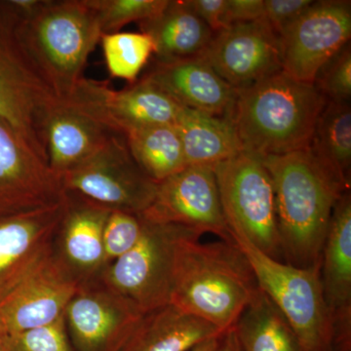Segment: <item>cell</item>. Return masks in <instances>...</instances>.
Wrapping results in <instances>:
<instances>
[{
  "label": "cell",
  "mask_w": 351,
  "mask_h": 351,
  "mask_svg": "<svg viewBox=\"0 0 351 351\" xmlns=\"http://www.w3.org/2000/svg\"><path fill=\"white\" fill-rule=\"evenodd\" d=\"M261 158L274 184L283 262L300 269L320 267L332 210L350 188L307 151Z\"/></svg>",
  "instance_id": "6da1fadb"
},
{
  "label": "cell",
  "mask_w": 351,
  "mask_h": 351,
  "mask_svg": "<svg viewBox=\"0 0 351 351\" xmlns=\"http://www.w3.org/2000/svg\"><path fill=\"white\" fill-rule=\"evenodd\" d=\"M201 237H184L176 246L170 304L225 332L234 326L260 286L235 242L201 243Z\"/></svg>",
  "instance_id": "7a4b0ae2"
},
{
  "label": "cell",
  "mask_w": 351,
  "mask_h": 351,
  "mask_svg": "<svg viewBox=\"0 0 351 351\" xmlns=\"http://www.w3.org/2000/svg\"><path fill=\"white\" fill-rule=\"evenodd\" d=\"M327 100L283 71L237 90L232 120L244 152L260 157L306 151Z\"/></svg>",
  "instance_id": "3957f363"
},
{
  "label": "cell",
  "mask_w": 351,
  "mask_h": 351,
  "mask_svg": "<svg viewBox=\"0 0 351 351\" xmlns=\"http://www.w3.org/2000/svg\"><path fill=\"white\" fill-rule=\"evenodd\" d=\"M23 47L43 82L64 101L82 80L101 32L88 0H44L20 25Z\"/></svg>",
  "instance_id": "277c9868"
},
{
  "label": "cell",
  "mask_w": 351,
  "mask_h": 351,
  "mask_svg": "<svg viewBox=\"0 0 351 351\" xmlns=\"http://www.w3.org/2000/svg\"><path fill=\"white\" fill-rule=\"evenodd\" d=\"M23 19L13 0L0 1V121L47 162L43 127L60 101L23 47L19 34Z\"/></svg>",
  "instance_id": "5b68a950"
},
{
  "label": "cell",
  "mask_w": 351,
  "mask_h": 351,
  "mask_svg": "<svg viewBox=\"0 0 351 351\" xmlns=\"http://www.w3.org/2000/svg\"><path fill=\"white\" fill-rule=\"evenodd\" d=\"M213 169L232 237L246 239L265 255L283 262L274 184L262 158L243 152Z\"/></svg>",
  "instance_id": "8992f818"
},
{
  "label": "cell",
  "mask_w": 351,
  "mask_h": 351,
  "mask_svg": "<svg viewBox=\"0 0 351 351\" xmlns=\"http://www.w3.org/2000/svg\"><path fill=\"white\" fill-rule=\"evenodd\" d=\"M255 272L258 286L282 313L302 351H332V332L320 281V267L300 269L265 255L233 237Z\"/></svg>",
  "instance_id": "52a82bcc"
},
{
  "label": "cell",
  "mask_w": 351,
  "mask_h": 351,
  "mask_svg": "<svg viewBox=\"0 0 351 351\" xmlns=\"http://www.w3.org/2000/svg\"><path fill=\"white\" fill-rule=\"evenodd\" d=\"M143 221L144 228L137 244L106 265L98 277L104 285L145 314L170 304L175 251L179 240L202 234L184 226Z\"/></svg>",
  "instance_id": "ba28073f"
},
{
  "label": "cell",
  "mask_w": 351,
  "mask_h": 351,
  "mask_svg": "<svg viewBox=\"0 0 351 351\" xmlns=\"http://www.w3.org/2000/svg\"><path fill=\"white\" fill-rule=\"evenodd\" d=\"M60 180L66 195L108 211L133 214L151 205L157 188L134 161L125 138L115 134L91 158Z\"/></svg>",
  "instance_id": "9c48e42d"
},
{
  "label": "cell",
  "mask_w": 351,
  "mask_h": 351,
  "mask_svg": "<svg viewBox=\"0 0 351 351\" xmlns=\"http://www.w3.org/2000/svg\"><path fill=\"white\" fill-rule=\"evenodd\" d=\"M63 103L87 115L115 135L147 127L175 124L182 106L145 77L123 90L83 77Z\"/></svg>",
  "instance_id": "30bf717a"
},
{
  "label": "cell",
  "mask_w": 351,
  "mask_h": 351,
  "mask_svg": "<svg viewBox=\"0 0 351 351\" xmlns=\"http://www.w3.org/2000/svg\"><path fill=\"white\" fill-rule=\"evenodd\" d=\"M140 216L149 223L184 226L234 242L223 216L216 176L209 166L189 165L158 182L154 200Z\"/></svg>",
  "instance_id": "8fae6325"
},
{
  "label": "cell",
  "mask_w": 351,
  "mask_h": 351,
  "mask_svg": "<svg viewBox=\"0 0 351 351\" xmlns=\"http://www.w3.org/2000/svg\"><path fill=\"white\" fill-rule=\"evenodd\" d=\"M350 1H313L278 36L282 71L299 82L313 84L318 71L350 43Z\"/></svg>",
  "instance_id": "7c38bea8"
},
{
  "label": "cell",
  "mask_w": 351,
  "mask_h": 351,
  "mask_svg": "<svg viewBox=\"0 0 351 351\" xmlns=\"http://www.w3.org/2000/svg\"><path fill=\"white\" fill-rule=\"evenodd\" d=\"M66 199L23 213L0 215V306L55 253Z\"/></svg>",
  "instance_id": "4fadbf2b"
},
{
  "label": "cell",
  "mask_w": 351,
  "mask_h": 351,
  "mask_svg": "<svg viewBox=\"0 0 351 351\" xmlns=\"http://www.w3.org/2000/svg\"><path fill=\"white\" fill-rule=\"evenodd\" d=\"M143 315L97 276L80 283L64 320L76 351H119Z\"/></svg>",
  "instance_id": "5bb4252c"
},
{
  "label": "cell",
  "mask_w": 351,
  "mask_h": 351,
  "mask_svg": "<svg viewBox=\"0 0 351 351\" xmlns=\"http://www.w3.org/2000/svg\"><path fill=\"white\" fill-rule=\"evenodd\" d=\"M66 197L61 180L47 162L0 121V215L52 206Z\"/></svg>",
  "instance_id": "9a60e30c"
},
{
  "label": "cell",
  "mask_w": 351,
  "mask_h": 351,
  "mask_svg": "<svg viewBox=\"0 0 351 351\" xmlns=\"http://www.w3.org/2000/svg\"><path fill=\"white\" fill-rule=\"evenodd\" d=\"M203 57L237 90L282 71L278 36L263 19L216 32Z\"/></svg>",
  "instance_id": "2e32d148"
},
{
  "label": "cell",
  "mask_w": 351,
  "mask_h": 351,
  "mask_svg": "<svg viewBox=\"0 0 351 351\" xmlns=\"http://www.w3.org/2000/svg\"><path fill=\"white\" fill-rule=\"evenodd\" d=\"M332 351H351V193L335 205L320 263Z\"/></svg>",
  "instance_id": "e0dca14e"
},
{
  "label": "cell",
  "mask_w": 351,
  "mask_h": 351,
  "mask_svg": "<svg viewBox=\"0 0 351 351\" xmlns=\"http://www.w3.org/2000/svg\"><path fill=\"white\" fill-rule=\"evenodd\" d=\"M82 282L54 253L0 306V323L8 335L51 324Z\"/></svg>",
  "instance_id": "ac0fdd59"
},
{
  "label": "cell",
  "mask_w": 351,
  "mask_h": 351,
  "mask_svg": "<svg viewBox=\"0 0 351 351\" xmlns=\"http://www.w3.org/2000/svg\"><path fill=\"white\" fill-rule=\"evenodd\" d=\"M184 108L213 117H232L237 90L215 71L206 58L154 61L143 75Z\"/></svg>",
  "instance_id": "d6986e66"
},
{
  "label": "cell",
  "mask_w": 351,
  "mask_h": 351,
  "mask_svg": "<svg viewBox=\"0 0 351 351\" xmlns=\"http://www.w3.org/2000/svg\"><path fill=\"white\" fill-rule=\"evenodd\" d=\"M112 135L98 122L59 101L51 110L43 127L50 169L61 177L91 158Z\"/></svg>",
  "instance_id": "ffe728a7"
},
{
  "label": "cell",
  "mask_w": 351,
  "mask_h": 351,
  "mask_svg": "<svg viewBox=\"0 0 351 351\" xmlns=\"http://www.w3.org/2000/svg\"><path fill=\"white\" fill-rule=\"evenodd\" d=\"M68 195V208L57 239L59 257L82 281L99 276L105 269L104 228L110 211Z\"/></svg>",
  "instance_id": "44dd1931"
},
{
  "label": "cell",
  "mask_w": 351,
  "mask_h": 351,
  "mask_svg": "<svg viewBox=\"0 0 351 351\" xmlns=\"http://www.w3.org/2000/svg\"><path fill=\"white\" fill-rule=\"evenodd\" d=\"M225 332L168 304L145 313L119 351H191Z\"/></svg>",
  "instance_id": "7402d4cb"
},
{
  "label": "cell",
  "mask_w": 351,
  "mask_h": 351,
  "mask_svg": "<svg viewBox=\"0 0 351 351\" xmlns=\"http://www.w3.org/2000/svg\"><path fill=\"white\" fill-rule=\"evenodd\" d=\"M141 32L154 44V61L175 62L204 56L214 32L189 5L188 0H169L151 19L138 23Z\"/></svg>",
  "instance_id": "603a6c76"
},
{
  "label": "cell",
  "mask_w": 351,
  "mask_h": 351,
  "mask_svg": "<svg viewBox=\"0 0 351 351\" xmlns=\"http://www.w3.org/2000/svg\"><path fill=\"white\" fill-rule=\"evenodd\" d=\"M189 165L209 166L244 152L232 120L182 108L176 120Z\"/></svg>",
  "instance_id": "cb8c5ba5"
},
{
  "label": "cell",
  "mask_w": 351,
  "mask_h": 351,
  "mask_svg": "<svg viewBox=\"0 0 351 351\" xmlns=\"http://www.w3.org/2000/svg\"><path fill=\"white\" fill-rule=\"evenodd\" d=\"M306 151L321 167L350 188V103L327 101L316 121Z\"/></svg>",
  "instance_id": "d4e9b609"
},
{
  "label": "cell",
  "mask_w": 351,
  "mask_h": 351,
  "mask_svg": "<svg viewBox=\"0 0 351 351\" xmlns=\"http://www.w3.org/2000/svg\"><path fill=\"white\" fill-rule=\"evenodd\" d=\"M233 330L241 351H302L292 327L261 288Z\"/></svg>",
  "instance_id": "484cf974"
},
{
  "label": "cell",
  "mask_w": 351,
  "mask_h": 351,
  "mask_svg": "<svg viewBox=\"0 0 351 351\" xmlns=\"http://www.w3.org/2000/svg\"><path fill=\"white\" fill-rule=\"evenodd\" d=\"M124 138L134 161L156 184L188 166L175 124L138 129Z\"/></svg>",
  "instance_id": "4316f807"
},
{
  "label": "cell",
  "mask_w": 351,
  "mask_h": 351,
  "mask_svg": "<svg viewBox=\"0 0 351 351\" xmlns=\"http://www.w3.org/2000/svg\"><path fill=\"white\" fill-rule=\"evenodd\" d=\"M100 43L110 76L134 84L154 54L152 39L144 32L103 34Z\"/></svg>",
  "instance_id": "83f0119b"
},
{
  "label": "cell",
  "mask_w": 351,
  "mask_h": 351,
  "mask_svg": "<svg viewBox=\"0 0 351 351\" xmlns=\"http://www.w3.org/2000/svg\"><path fill=\"white\" fill-rule=\"evenodd\" d=\"M169 0H88L103 34L119 32L130 23L144 22L156 16Z\"/></svg>",
  "instance_id": "f1b7e54d"
},
{
  "label": "cell",
  "mask_w": 351,
  "mask_h": 351,
  "mask_svg": "<svg viewBox=\"0 0 351 351\" xmlns=\"http://www.w3.org/2000/svg\"><path fill=\"white\" fill-rule=\"evenodd\" d=\"M3 351H75L63 317L34 329L8 335Z\"/></svg>",
  "instance_id": "f546056e"
},
{
  "label": "cell",
  "mask_w": 351,
  "mask_h": 351,
  "mask_svg": "<svg viewBox=\"0 0 351 351\" xmlns=\"http://www.w3.org/2000/svg\"><path fill=\"white\" fill-rule=\"evenodd\" d=\"M144 221L140 214L112 211L104 228L106 263L113 262L131 250L142 235Z\"/></svg>",
  "instance_id": "4dcf8cb0"
},
{
  "label": "cell",
  "mask_w": 351,
  "mask_h": 351,
  "mask_svg": "<svg viewBox=\"0 0 351 351\" xmlns=\"http://www.w3.org/2000/svg\"><path fill=\"white\" fill-rule=\"evenodd\" d=\"M313 85L327 101L350 103V43L346 44L318 71Z\"/></svg>",
  "instance_id": "1f68e13d"
},
{
  "label": "cell",
  "mask_w": 351,
  "mask_h": 351,
  "mask_svg": "<svg viewBox=\"0 0 351 351\" xmlns=\"http://www.w3.org/2000/svg\"><path fill=\"white\" fill-rule=\"evenodd\" d=\"M313 0H263V20L280 36L313 5Z\"/></svg>",
  "instance_id": "d6a6232c"
},
{
  "label": "cell",
  "mask_w": 351,
  "mask_h": 351,
  "mask_svg": "<svg viewBox=\"0 0 351 351\" xmlns=\"http://www.w3.org/2000/svg\"><path fill=\"white\" fill-rule=\"evenodd\" d=\"M263 0H226L225 25L262 19Z\"/></svg>",
  "instance_id": "836d02e7"
},
{
  "label": "cell",
  "mask_w": 351,
  "mask_h": 351,
  "mask_svg": "<svg viewBox=\"0 0 351 351\" xmlns=\"http://www.w3.org/2000/svg\"><path fill=\"white\" fill-rule=\"evenodd\" d=\"M188 3L214 34L226 29V0H188Z\"/></svg>",
  "instance_id": "e575fe53"
},
{
  "label": "cell",
  "mask_w": 351,
  "mask_h": 351,
  "mask_svg": "<svg viewBox=\"0 0 351 351\" xmlns=\"http://www.w3.org/2000/svg\"><path fill=\"white\" fill-rule=\"evenodd\" d=\"M218 351H241L233 327L221 337Z\"/></svg>",
  "instance_id": "d590c367"
},
{
  "label": "cell",
  "mask_w": 351,
  "mask_h": 351,
  "mask_svg": "<svg viewBox=\"0 0 351 351\" xmlns=\"http://www.w3.org/2000/svg\"><path fill=\"white\" fill-rule=\"evenodd\" d=\"M221 337L207 339V341L201 343L200 345L196 346L191 351H218Z\"/></svg>",
  "instance_id": "8d00e7d4"
},
{
  "label": "cell",
  "mask_w": 351,
  "mask_h": 351,
  "mask_svg": "<svg viewBox=\"0 0 351 351\" xmlns=\"http://www.w3.org/2000/svg\"><path fill=\"white\" fill-rule=\"evenodd\" d=\"M7 337H8V334H7L5 329H4V327L2 326L1 323H0V351L4 350Z\"/></svg>",
  "instance_id": "74e56055"
}]
</instances>
